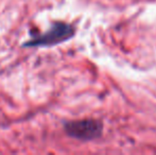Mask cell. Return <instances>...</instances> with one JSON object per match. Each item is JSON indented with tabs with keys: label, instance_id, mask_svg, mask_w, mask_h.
<instances>
[{
	"label": "cell",
	"instance_id": "1",
	"mask_svg": "<svg viewBox=\"0 0 156 155\" xmlns=\"http://www.w3.org/2000/svg\"><path fill=\"white\" fill-rule=\"evenodd\" d=\"M76 34V29L69 23L55 21L46 33L23 44V47H48L62 44L68 39L72 38Z\"/></svg>",
	"mask_w": 156,
	"mask_h": 155
},
{
	"label": "cell",
	"instance_id": "2",
	"mask_svg": "<svg viewBox=\"0 0 156 155\" xmlns=\"http://www.w3.org/2000/svg\"><path fill=\"white\" fill-rule=\"evenodd\" d=\"M65 132L72 138L82 141H90L102 136L103 123L97 119L69 121L65 124Z\"/></svg>",
	"mask_w": 156,
	"mask_h": 155
}]
</instances>
